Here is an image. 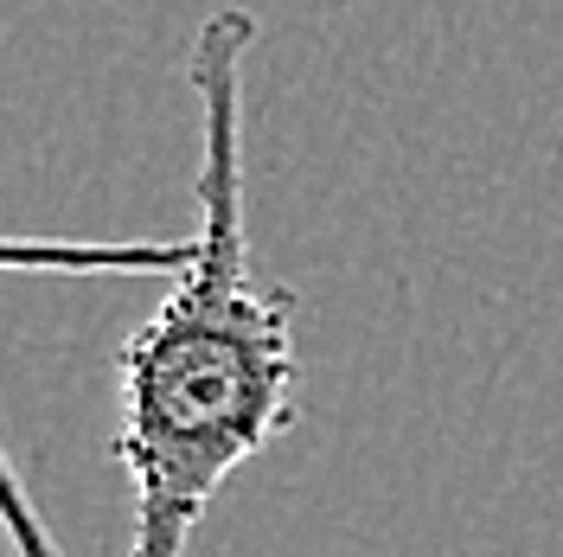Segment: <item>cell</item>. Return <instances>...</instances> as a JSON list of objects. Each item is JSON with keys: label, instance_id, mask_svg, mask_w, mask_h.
<instances>
[{"label": "cell", "instance_id": "cell-1", "mask_svg": "<svg viewBox=\"0 0 563 557\" xmlns=\"http://www.w3.org/2000/svg\"><path fill=\"white\" fill-rule=\"evenodd\" d=\"M256 20L218 7L186 45L199 97V225L174 288L115 352V468L135 493L129 557H186L218 488L295 423V288L256 270L244 231V58Z\"/></svg>", "mask_w": 563, "mask_h": 557}, {"label": "cell", "instance_id": "cell-2", "mask_svg": "<svg viewBox=\"0 0 563 557\" xmlns=\"http://www.w3.org/2000/svg\"><path fill=\"white\" fill-rule=\"evenodd\" d=\"M0 532H7V551L13 557H65L52 545L45 520H38V506L26 493V481H20V468H13L7 443H0Z\"/></svg>", "mask_w": 563, "mask_h": 557}]
</instances>
